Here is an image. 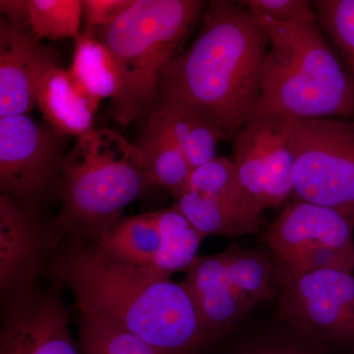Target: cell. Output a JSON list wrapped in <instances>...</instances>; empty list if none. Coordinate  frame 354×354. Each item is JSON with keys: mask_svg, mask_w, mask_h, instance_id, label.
<instances>
[{"mask_svg": "<svg viewBox=\"0 0 354 354\" xmlns=\"http://www.w3.org/2000/svg\"><path fill=\"white\" fill-rule=\"evenodd\" d=\"M81 354H164L120 326L99 317L81 314Z\"/></svg>", "mask_w": 354, "mask_h": 354, "instance_id": "cell-24", "label": "cell"}, {"mask_svg": "<svg viewBox=\"0 0 354 354\" xmlns=\"http://www.w3.org/2000/svg\"><path fill=\"white\" fill-rule=\"evenodd\" d=\"M225 252L232 285L249 308L278 299L272 260L263 251L234 244Z\"/></svg>", "mask_w": 354, "mask_h": 354, "instance_id": "cell-22", "label": "cell"}, {"mask_svg": "<svg viewBox=\"0 0 354 354\" xmlns=\"http://www.w3.org/2000/svg\"><path fill=\"white\" fill-rule=\"evenodd\" d=\"M136 146L149 186L165 188L174 198L187 189L192 169L174 135L155 113H149Z\"/></svg>", "mask_w": 354, "mask_h": 354, "instance_id": "cell-16", "label": "cell"}, {"mask_svg": "<svg viewBox=\"0 0 354 354\" xmlns=\"http://www.w3.org/2000/svg\"><path fill=\"white\" fill-rule=\"evenodd\" d=\"M44 269L73 293L80 314L116 324L162 353L198 354L212 341L185 286L153 266L74 241Z\"/></svg>", "mask_w": 354, "mask_h": 354, "instance_id": "cell-1", "label": "cell"}, {"mask_svg": "<svg viewBox=\"0 0 354 354\" xmlns=\"http://www.w3.org/2000/svg\"><path fill=\"white\" fill-rule=\"evenodd\" d=\"M242 190L251 206L269 208L270 169L265 114L252 116L234 135V160Z\"/></svg>", "mask_w": 354, "mask_h": 354, "instance_id": "cell-20", "label": "cell"}, {"mask_svg": "<svg viewBox=\"0 0 354 354\" xmlns=\"http://www.w3.org/2000/svg\"><path fill=\"white\" fill-rule=\"evenodd\" d=\"M252 13L269 39L254 115L354 120V82L317 20L283 24Z\"/></svg>", "mask_w": 354, "mask_h": 354, "instance_id": "cell-3", "label": "cell"}, {"mask_svg": "<svg viewBox=\"0 0 354 354\" xmlns=\"http://www.w3.org/2000/svg\"><path fill=\"white\" fill-rule=\"evenodd\" d=\"M251 12L266 16L283 24L317 20L314 2L304 0H247L239 1Z\"/></svg>", "mask_w": 354, "mask_h": 354, "instance_id": "cell-28", "label": "cell"}, {"mask_svg": "<svg viewBox=\"0 0 354 354\" xmlns=\"http://www.w3.org/2000/svg\"><path fill=\"white\" fill-rule=\"evenodd\" d=\"M0 333V354H81L69 311L53 291H25L11 298Z\"/></svg>", "mask_w": 354, "mask_h": 354, "instance_id": "cell-9", "label": "cell"}, {"mask_svg": "<svg viewBox=\"0 0 354 354\" xmlns=\"http://www.w3.org/2000/svg\"><path fill=\"white\" fill-rule=\"evenodd\" d=\"M93 243L116 259L153 266L162 245L157 213L122 218L95 239Z\"/></svg>", "mask_w": 354, "mask_h": 354, "instance_id": "cell-21", "label": "cell"}, {"mask_svg": "<svg viewBox=\"0 0 354 354\" xmlns=\"http://www.w3.org/2000/svg\"><path fill=\"white\" fill-rule=\"evenodd\" d=\"M57 65V53L41 44L31 29L0 21V118L23 115L36 104V91L46 70Z\"/></svg>", "mask_w": 354, "mask_h": 354, "instance_id": "cell-10", "label": "cell"}, {"mask_svg": "<svg viewBox=\"0 0 354 354\" xmlns=\"http://www.w3.org/2000/svg\"><path fill=\"white\" fill-rule=\"evenodd\" d=\"M317 23L354 82V0L314 1Z\"/></svg>", "mask_w": 354, "mask_h": 354, "instance_id": "cell-26", "label": "cell"}, {"mask_svg": "<svg viewBox=\"0 0 354 354\" xmlns=\"http://www.w3.org/2000/svg\"><path fill=\"white\" fill-rule=\"evenodd\" d=\"M156 213L162 245L153 267L171 276L187 272L198 257L201 235L174 206Z\"/></svg>", "mask_w": 354, "mask_h": 354, "instance_id": "cell-23", "label": "cell"}, {"mask_svg": "<svg viewBox=\"0 0 354 354\" xmlns=\"http://www.w3.org/2000/svg\"><path fill=\"white\" fill-rule=\"evenodd\" d=\"M269 39L249 9L214 0L194 41L165 70L157 97L178 102L232 138L259 104Z\"/></svg>", "mask_w": 354, "mask_h": 354, "instance_id": "cell-2", "label": "cell"}, {"mask_svg": "<svg viewBox=\"0 0 354 354\" xmlns=\"http://www.w3.org/2000/svg\"><path fill=\"white\" fill-rule=\"evenodd\" d=\"M62 207L48 230L50 243L67 235L94 241L120 223L125 207L149 186L138 147L111 129L77 137L62 158Z\"/></svg>", "mask_w": 354, "mask_h": 354, "instance_id": "cell-4", "label": "cell"}, {"mask_svg": "<svg viewBox=\"0 0 354 354\" xmlns=\"http://www.w3.org/2000/svg\"><path fill=\"white\" fill-rule=\"evenodd\" d=\"M36 104L46 124L60 136H75L94 130L99 102L84 93L58 65L44 72L36 91Z\"/></svg>", "mask_w": 354, "mask_h": 354, "instance_id": "cell-15", "label": "cell"}, {"mask_svg": "<svg viewBox=\"0 0 354 354\" xmlns=\"http://www.w3.org/2000/svg\"><path fill=\"white\" fill-rule=\"evenodd\" d=\"M84 13L80 0H30L31 30L39 39H75Z\"/></svg>", "mask_w": 354, "mask_h": 354, "instance_id": "cell-27", "label": "cell"}, {"mask_svg": "<svg viewBox=\"0 0 354 354\" xmlns=\"http://www.w3.org/2000/svg\"><path fill=\"white\" fill-rule=\"evenodd\" d=\"M354 223L335 209L302 200L290 203L263 237L286 265L300 253L320 245L354 250Z\"/></svg>", "mask_w": 354, "mask_h": 354, "instance_id": "cell-12", "label": "cell"}, {"mask_svg": "<svg viewBox=\"0 0 354 354\" xmlns=\"http://www.w3.org/2000/svg\"><path fill=\"white\" fill-rule=\"evenodd\" d=\"M70 76L94 101L115 99L120 91V73L115 58L95 32L86 27L74 39Z\"/></svg>", "mask_w": 354, "mask_h": 354, "instance_id": "cell-17", "label": "cell"}, {"mask_svg": "<svg viewBox=\"0 0 354 354\" xmlns=\"http://www.w3.org/2000/svg\"><path fill=\"white\" fill-rule=\"evenodd\" d=\"M0 10L11 24L22 29H31L30 0H1Z\"/></svg>", "mask_w": 354, "mask_h": 354, "instance_id": "cell-30", "label": "cell"}, {"mask_svg": "<svg viewBox=\"0 0 354 354\" xmlns=\"http://www.w3.org/2000/svg\"><path fill=\"white\" fill-rule=\"evenodd\" d=\"M48 230L32 209L6 195H0V288L2 297H15L32 288L43 266Z\"/></svg>", "mask_w": 354, "mask_h": 354, "instance_id": "cell-11", "label": "cell"}, {"mask_svg": "<svg viewBox=\"0 0 354 354\" xmlns=\"http://www.w3.org/2000/svg\"><path fill=\"white\" fill-rule=\"evenodd\" d=\"M288 120L295 194L354 223V120Z\"/></svg>", "mask_w": 354, "mask_h": 354, "instance_id": "cell-6", "label": "cell"}, {"mask_svg": "<svg viewBox=\"0 0 354 354\" xmlns=\"http://www.w3.org/2000/svg\"><path fill=\"white\" fill-rule=\"evenodd\" d=\"M174 199V206L203 239L212 235L236 237L256 234L264 223L260 214L192 191L185 190Z\"/></svg>", "mask_w": 354, "mask_h": 354, "instance_id": "cell-18", "label": "cell"}, {"mask_svg": "<svg viewBox=\"0 0 354 354\" xmlns=\"http://www.w3.org/2000/svg\"><path fill=\"white\" fill-rule=\"evenodd\" d=\"M186 190L262 215L251 206L242 190L234 162L227 158L216 157L192 171Z\"/></svg>", "mask_w": 354, "mask_h": 354, "instance_id": "cell-25", "label": "cell"}, {"mask_svg": "<svg viewBox=\"0 0 354 354\" xmlns=\"http://www.w3.org/2000/svg\"><path fill=\"white\" fill-rule=\"evenodd\" d=\"M135 0H84L83 10L86 27L102 28L113 24L120 19Z\"/></svg>", "mask_w": 354, "mask_h": 354, "instance_id": "cell-29", "label": "cell"}, {"mask_svg": "<svg viewBox=\"0 0 354 354\" xmlns=\"http://www.w3.org/2000/svg\"><path fill=\"white\" fill-rule=\"evenodd\" d=\"M151 113L169 128L192 171L215 160L218 143L225 136L208 118L178 102L160 97L156 99Z\"/></svg>", "mask_w": 354, "mask_h": 354, "instance_id": "cell-19", "label": "cell"}, {"mask_svg": "<svg viewBox=\"0 0 354 354\" xmlns=\"http://www.w3.org/2000/svg\"><path fill=\"white\" fill-rule=\"evenodd\" d=\"M218 354H354V348L272 316L248 315L209 344Z\"/></svg>", "mask_w": 354, "mask_h": 354, "instance_id": "cell-13", "label": "cell"}, {"mask_svg": "<svg viewBox=\"0 0 354 354\" xmlns=\"http://www.w3.org/2000/svg\"><path fill=\"white\" fill-rule=\"evenodd\" d=\"M187 272L183 283L194 299L212 341L250 315L252 310L232 285L225 252L198 256Z\"/></svg>", "mask_w": 354, "mask_h": 354, "instance_id": "cell-14", "label": "cell"}, {"mask_svg": "<svg viewBox=\"0 0 354 354\" xmlns=\"http://www.w3.org/2000/svg\"><path fill=\"white\" fill-rule=\"evenodd\" d=\"M277 315L354 348V274L324 269L286 277Z\"/></svg>", "mask_w": 354, "mask_h": 354, "instance_id": "cell-8", "label": "cell"}, {"mask_svg": "<svg viewBox=\"0 0 354 354\" xmlns=\"http://www.w3.org/2000/svg\"><path fill=\"white\" fill-rule=\"evenodd\" d=\"M64 138L27 114L0 118L1 194L27 209L44 198L62 177Z\"/></svg>", "mask_w": 354, "mask_h": 354, "instance_id": "cell-7", "label": "cell"}, {"mask_svg": "<svg viewBox=\"0 0 354 354\" xmlns=\"http://www.w3.org/2000/svg\"><path fill=\"white\" fill-rule=\"evenodd\" d=\"M199 0H135L122 16L97 36L115 58L120 91L111 116L122 127L148 118L165 70L204 12Z\"/></svg>", "mask_w": 354, "mask_h": 354, "instance_id": "cell-5", "label": "cell"}]
</instances>
